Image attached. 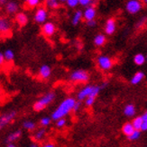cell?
Here are the masks:
<instances>
[{
    "label": "cell",
    "instance_id": "1",
    "mask_svg": "<svg viewBox=\"0 0 147 147\" xmlns=\"http://www.w3.org/2000/svg\"><path fill=\"white\" fill-rule=\"evenodd\" d=\"M75 103H76L75 99L73 98L65 99L53 112V114H51V119L57 121L61 119H63L66 115H68L71 110H73Z\"/></svg>",
    "mask_w": 147,
    "mask_h": 147
},
{
    "label": "cell",
    "instance_id": "2",
    "mask_svg": "<svg viewBox=\"0 0 147 147\" xmlns=\"http://www.w3.org/2000/svg\"><path fill=\"white\" fill-rule=\"evenodd\" d=\"M101 90V86H95V85H88L82 88L78 93V100L81 101L82 100H86L89 97L96 98Z\"/></svg>",
    "mask_w": 147,
    "mask_h": 147
},
{
    "label": "cell",
    "instance_id": "3",
    "mask_svg": "<svg viewBox=\"0 0 147 147\" xmlns=\"http://www.w3.org/2000/svg\"><path fill=\"white\" fill-rule=\"evenodd\" d=\"M55 98V93L54 92H48L44 96H42L39 100H37L34 104L33 108L35 111H41V110L44 109L46 106H48L51 101H53Z\"/></svg>",
    "mask_w": 147,
    "mask_h": 147
},
{
    "label": "cell",
    "instance_id": "4",
    "mask_svg": "<svg viewBox=\"0 0 147 147\" xmlns=\"http://www.w3.org/2000/svg\"><path fill=\"white\" fill-rule=\"evenodd\" d=\"M16 117V110H10V111L5 112L0 115V130H2L7 125L10 124Z\"/></svg>",
    "mask_w": 147,
    "mask_h": 147
},
{
    "label": "cell",
    "instance_id": "5",
    "mask_svg": "<svg viewBox=\"0 0 147 147\" xmlns=\"http://www.w3.org/2000/svg\"><path fill=\"white\" fill-rule=\"evenodd\" d=\"M90 79L89 73L85 70H76L71 73L70 80L73 82H79V83H85L88 82Z\"/></svg>",
    "mask_w": 147,
    "mask_h": 147
},
{
    "label": "cell",
    "instance_id": "6",
    "mask_svg": "<svg viewBox=\"0 0 147 147\" xmlns=\"http://www.w3.org/2000/svg\"><path fill=\"white\" fill-rule=\"evenodd\" d=\"M142 8V4L141 2L137 1V0H130L126 5V9L128 13L135 14L137 13Z\"/></svg>",
    "mask_w": 147,
    "mask_h": 147
},
{
    "label": "cell",
    "instance_id": "7",
    "mask_svg": "<svg viewBox=\"0 0 147 147\" xmlns=\"http://www.w3.org/2000/svg\"><path fill=\"white\" fill-rule=\"evenodd\" d=\"M98 67L102 70H109L112 67L113 62L111 60V58L107 56H100L98 58Z\"/></svg>",
    "mask_w": 147,
    "mask_h": 147
},
{
    "label": "cell",
    "instance_id": "8",
    "mask_svg": "<svg viewBox=\"0 0 147 147\" xmlns=\"http://www.w3.org/2000/svg\"><path fill=\"white\" fill-rule=\"evenodd\" d=\"M48 17V13L47 10L43 7H40L35 12L34 14V21L38 24H45V21Z\"/></svg>",
    "mask_w": 147,
    "mask_h": 147
},
{
    "label": "cell",
    "instance_id": "9",
    "mask_svg": "<svg viewBox=\"0 0 147 147\" xmlns=\"http://www.w3.org/2000/svg\"><path fill=\"white\" fill-rule=\"evenodd\" d=\"M42 33L45 36L51 37L55 33L56 28H55V25L53 24V23L47 22V23H45L44 24H43V26L42 28Z\"/></svg>",
    "mask_w": 147,
    "mask_h": 147
},
{
    "label": "cell",
    "instance_id": "10",
    "mask_svg": "<svg viewBox=\"0 0 147 147\" xmlns=\"http://www.w3.org/2000/svg\"><path fill=\"white\" fill-rule=\"evenodd\" d=\"M96 8L94 6H89L85 9L84 13H83V17L87 22H90L92 20H95V17H96Z\"/></svg>",
    "mask_w": 147,
    "mask_h": 147
},
{
    "label": "cell",
    "instance_id": "11",
    "mask_svg": "<svg viewBox=\"0 0 147 147\" xmlns=\"http://www.w3.org/2000/svg\"><path fill=\"white\" fill-rule=\"evenodd\" d=\"M11 24L10 21L5 17H0V33H7L10 31Z\"/></svg>",
    "mask_w": 147,
    "mask_h": 147
},
{
    "label": "cell",
    "instance_id": "12",
    "mask_svg": "<svg viewBox=\"0 0 147 147\" xmlns=\"http://www.w3.org/2000/svg\"><path fill=\"white\" fill-rule=\"evenodd\" d=\"M116 31V21L112 18H110L107 21L105 26V32L107 35H111Z\"/></svg>",
    "mask_w": 147,
    "mask_h": 147
},
{
    "label": "cell",
    "instance_id": "13",
    "mask_svg": "<svg viewBox=\"0 0 147 147\" xmlns=\"http://www.w3.org/2000/svg\"><path fill=\"white\" fill-rule=\"evenodd\" d=\"M51 74V69L49 65H43L40 67L39 69V76L42 78V79H47Z\"/></svg>",
    "mask_w": 147,
    "mask_h": 147
},
{
    "label": "cell",
    "instance_id": "14",
    "mask_svg": "<svg viewBox=\"0 0 147 147\" xmlns=\"http://www.w3.org/2000/svg\"><path fill=\"white\" fill-rule=\"evenodd\" d=\"M135 131V127H134V126H133V124L132 123H130V122H128V123H126L123 126V127H122V132H123V134L124 135H126V136H130L132 134L134 133V132Z\"/></svg>",
    "mask_w": 147,
    "mask_h": 147
},
{
    "label": "cell",
    "instance_id": "15",
    "mask_svg": "<svg viewBox=\"0 0 147 147\" xmlns=\"http://www.w3.org/2000/svg\"><path fill=\"white\" fill-rule=\"evenodd\" d=\"M16 20L20 26H25L28 23V17L25 13H17L16 16Z\"/></svg>",
    "mask_w": 147,
    "mask_h": 147
},
{
    "label": "cell",
    "instance_id": "16",
    "mask_svg": "<svg viewBox=\"0 0 147 147\" xmlns=\"http://www.w3.org/2000/svg\"><path fill=\"white\" fill-rule=\"evenodd\" d=\"M21 136H22L21 130H16L14 132H13V133L8 135V136L6 138V142L8 144H13L14 141H16L17 139H19Z\"/></svg>",
    "mask_w": 147,
    "mask_h": 147
},
{
    "label": "cell",
    "instance_id": "17",
    "mask_svg": "<svg viewBox=\"0 0 147 147\" xmlns=\"http://www.w3.org/2000/svg\"><path fill=\"white\" fill-rule=\"evenodd\" d=\"M5 10L8 13H16L18 10V5L16 2H8L5 5Z\"/></svg>",
    "mask_w": 147,
    "mask_h": 147
},
{
    "label": "cell",
    "instance_id": "18",
    "mask_svg": "<svg viewBox=\"0 0 147 147\" xmlns=\"http://www.w3.org/2000/svg\"><path fill=\"white\" fill-rule=\"evenodd\" d=\"M144 77V74L143 72H137L135 73L134 76L131 78V84H138Z\"/></svg>",
    "mask_w": 147,
    "mask_h": 147
},
{
    "label": "cell",
    "instance_id": "19",
    "mask_svg": "<svg viewBox=\"0 0 147 147\" xmlns=\"http://www.w3.org/2000/svg\"><path fill=\"white\" fill-rule=\"evenodd\" d=\"M124 113L127 117H133L135 114V108L133 104H128L124 107Z\"/></svg>",
    "mask_w": 147,
    "mask_h": 147
},
{
    "label": "cell",
    "instance_id": "20",
    "mask_svg": "<svg viewBox=\"0 0 147 147\" xmlns=\"http://www.w3.org/2000/svg\"><path fill=\"white\" fill-rule=\"evenodd\" d=\"M83 17V13L81 10H77L74 13V16H73V18H72V24L73 25H77L80 20L82 19Z\"/></svg>",
    "mask_w": 147,
    "mask_h": 147
},
{
    "label": "cell",
    "instance_id": "21",
    "mask_svg": "<svg viewBox=\"0 0 147 147\" xmlns=\"http://www.w3.org/2000/svg\"><path fill=\"white\" fill-rule=\"evenodd\" d=\"M145 61H146V57L142 53L136 54L134 57V62L137 65H144L145 63Z\"/></svg>",
    "mask_w": 147,
    "mask_h": 147
},
{
    "label": "cell",
    "instance_id": "22",
    "mask_svg": "<svg viewBox=\"0 0 147 147\" xmlns=\"http://www.w3.org/2000/svg\"><path fill=\"white\" fill-rule=\"evenodd\" d=\"M105 42H106V37H105V35H103V34H98L94 39L95 45L98 46V47L104 45Z\"/></svg>",
    "mask_w": 147,
    "mask_h": 147
},
{
    "label": "cell",
    "instance_id": "23",
    "mask_svg": "<svg viewBox=\"0 0 147 147\" xmlns=\"http://www.w3.org/2000/svg\"><path fill=\"white\" fill-rule=\"evenodd\" d=\"M144 123V120L142 119V117H135L133 122H132V124H133V126L135 127V130H139L141 131V127L142 125Z\"/></svg>",
    "mask_w": 147,
    "mask_h": 147
},
{
    "label": "cell",
    "instance_id": "24",
    "mask_svg": "<svg viewBox=\"0 0 147 147\" xmlns=\"http://www.w3.org/2000/svg\"><path fill=\"white\" fill-rule=\"evenodd\" d=\"M4 56H5V61H13V59L14 58V51L10 49H5V52H4Z\"/></svg>",
    "mask_w": 147,
    "mask_h": 147
},
{
    "label": "cell",
    "instance_id": "25",
    "mask_svg": "<svg viewBox=\"0 0 147 147\" xmlns=\"http://www.w3.org/2000/svg\"><path fill=\"white\" fill-rule=\"evenodd\" d=\"M35 127H36V125L34 122L31 121V120H26L23 123V127L28 131H33L35 129Z\"/></svg>",
    "mask_w": 147,
    "mask_h": 147
},
{
    "label": "cell",
    "instance_id": "26",
    "mask_svg": "<svg viewBox=\"0 0 147 147\" xmlns=\"http://www.w3.org/2000/svg\"><path fill=\"white\" fill-rule=\"evenodd\" d=\"M45 133H46L45 129L44 128H41L37 132H35V134L34 136V138L35 139L36 141H40V140H42L43 137H44Z\"/></svg>",
    "mask_w": 147,
    "mask_h": 147
},
{
    "label": "cell",
    "instance_id": "27",
    "mask_svg": "<svg viewBox=\"0 0 147 147\" xmlns=\"http://www.w3.org/2000/svg\"><path fill=\"white\" fill-rule=\"evenodd\" d=\"M51 119L49 117H43L40 120V124L42 127H47L51 124Z\"/></svg>",
    "mask_w": 147,
    "mask_h": 147
},
{
    "label": "cell",
    "instance_id": "28",
    "mask_svg": "<svg viewBox=\"0 0 147 147\" xmlns=\"http://www.w3.org/2000/svg\"><path fill=\"white\" fill-rule=\"evenodd\" d=\"M46 4L50 8H53V9L58 8L59 5H60V4H59L58 1H56V0H49V1L46 2Z\"/></svg>",
    "mask_w": 147,
    "mask_h": 147
},
{
    "label": "cell",
    "instance_id": "29",
    "mask_svg": "<svg viewBox=\"0 0 147 147\" xmlns=\"http://www.w3.org/2000/svg\"><path fill=\"white\" fill-rule=\"evenodd\" d=\"M140 136H141V132L139 130H135L134 133L128 137V139L129 140H136V139H138L139 137H140Z\"/></svg>",
    "mask_w": 147,
    "mask_h": 147
},
{
    "label": "cell",
    "instance_id": "30",
    "mask_svg": "<svg viewBox=\"0 0 147 147\" xmlns=\"http://www.w3.org/2000/svg\"><path fill=\"white\" fill-rule=\"evenodd\" d=\"M39 0H27L25 2V4L29 6V7H35L39 5Z\"/></svg>",
    "mask_w": 147,
    "mask_h": 147
},
{
    "label": "cell",
    "instance_id": "31",
    "mask_svg": "<svg viewBox=\"0 0 147 147\" xmlns=\"http://www.w3.org/2000/svg\"><path fill=\"white\" fill-rule=\"evenodd\" d=\"M66 3L70 7H76L79 4V1H78V0H67Z\"/></svg>",
    "mask_w": 147,
    "mask_h": 147
},
{
    "label": "cell",
    "instance_id": "32",
    "mask_svg": "<svg viewBox=\"0 0 147 147\" xmlns=\"http://www.w3.org/2000/svg\"><path fill=\"white\" fill-rule=\"evenodd\" d=\"M66 122L67 121H66V119L63 117V119H61L56 121V126H57V127H63L66 125Z\"/></svg>",
    "mask_w": 147,
    "mask_h": 147
},
{
    "label": "cell",
    "instance_id": "33",
    "mask_svg": "<svg viewBox=\"0 0 147 147\" xmlns=\"http://www.w3.org/2000/svg\"><path fill=\"white\" fill-rule=\"evenodd\" d=\"M95 99L96 98H93V97H89V98H87L85 100V104L87 106H91L93 105V103L95 102Z\"/></svg>",
    "mask_w": 147,
    "mask_h": 147
},
{
    "label": "cell",
    "instance_id": "34",
    "mask_svg": "<svg viewBox=\"0 0 147 147\" xmlns=\"http://www.w3.org/2000/svg\"><path fill=\"white\" fill-rule=\"evenodd\" d=\"M79 5H82V6L89 7L91 5V1H90V0H80V1H79Z\"/></svg>",
    "mask_w": 147,
    "mask_h": 147
},
{
    "label": "cell",
    "instance_id": "35",
    "mask_svg": "<svg viewBox=\"0 0 147 147\" xmlns=\"http://www.w3.org/2000/svg\"><path fill=\"white\" fill-rule=\"evenodd\" d=\"M80 106H81V101H76V103H75V106H74V109H73V110L74 111H78V110L79 109Z\"/></svg>",
    "mask_w": 147,
    "mask_h": 147
},
{
    "label": "cell",
    "instance_id": "36",
    "mask_svg": "<svg viewBox=\"0 0 147 147\" xmlns=\"http://www.w3.org/2000/svg\"><path fill=\"white\" fill-rule=\"evenodd\" d=\"M5 59L4 53H2L1 51H0V65H2L5 63Z\"/></svg>",
    "mask_w": 147,
    "mask_h": 147
},
{
    "label": "cell",
    "instance_id": "37",
    "mask_svg": "<svg viewBox=\"0 0 147 147\" xmlns=\"http://www.w3.org/2000/svg\"><path fill=\"white\" fill-rule=\"evenodd\" d=\"M96 21L95 20H92V21H90V22H87V24L88 26H90V27H94L95 25H96Z\"/></svg>",
    "mask_w": 147,
    "mask_h": 147
},
{
    "label": "cell",
    "instance_id": "38",
    "mask_svg": "<svg viewBox=\"0 0 147 147\" xmlns=\"http://www.w3.org/2000/svg\"><path fill=\"white\" fill-rule=\"evenodd\" d=\"M141 131H147V122H144L142 127H141Z\"/></svg>",
    "mask_w": 147,
    "mask_h": 147
},
{
    "label": "cell",
    "instance_id": "39",
    "mask_svg": "<svg viewBox=\"0 0 147 147\" xmlns=\"http://www.w3.org/2000/svg\"><path fill=\"white\" fill-rule=\"evenodd\" d=\"M141 117H142V119H143L144 122H147V111H146V112H144Z\"/></svg>",
    "mask_w": 147,
    "mask_h": 147
},
{
    "label": "cell",
    "instance_id": "40",
    "mask_svg": "<svg viewBox=\"0 0 147 147\" xmlns=\"http://www.w3.org/2000/svg\"><path fill=\"white\" fill-rule=\"evenodd\" d=\"M43 147H54L53 144H46L45 145H43Z\"/></svg>",
    "mask_w": 147,
    "mask_h": 147
},
{
    "label": "cell",
    "instance_id": "41",
    "mask_svg": "<svg viewBox=\"0 0 147 147\" xmlns=\"http://www.w3.org/2000/svg\"><path fill=\"white\" fill-rule=\"evenodd\" d=\"M6 147H16V146L14 145V144H8V145H7Z\"/></svg>",
    "mask_w": 147,
    "mask_h": 147
},
{
    "label": "cell",
    "instance_id": "42",
    "mask_svg": "<svg viewBox=\"0 0 147 147\" xmlns=\"http://www.w3.org/2000/svg\"><path fill=\"white\" fill-rule=\"evenodd\" d=\"M29 147H39V146H38V144H31Z\"/></svg>",
    "mask_w": 147,
    "mask_h": 147
},
{
    "label": "cell",
    "instance_id": "43",
    "mask_svg": "<svg viewBox=\"0 0 147 147\" xmlns=\"http://www.w3.org/2000/svg\"><path fill=\"white\" fill-rule=\"evenodd\" d=\"M145 3H146V4H147V0H145Z\"/></svg>",
    "mask_w": 147,
    "mask_h": 147
},
{
    "label": "cell",
    "instance_id": "44",
    "mask_svg": "<svg viewBox=\"0 0 147 147\" xmlns=\"http://www.w3.org/2000/svg\"><path fill=\"white\" fill-rule=\"evenodd\" d=\"M146 58H147V57H146Z\"/></svg>",
    "mask_w": 147,
    "mask_h": 147
}]
</instances>
